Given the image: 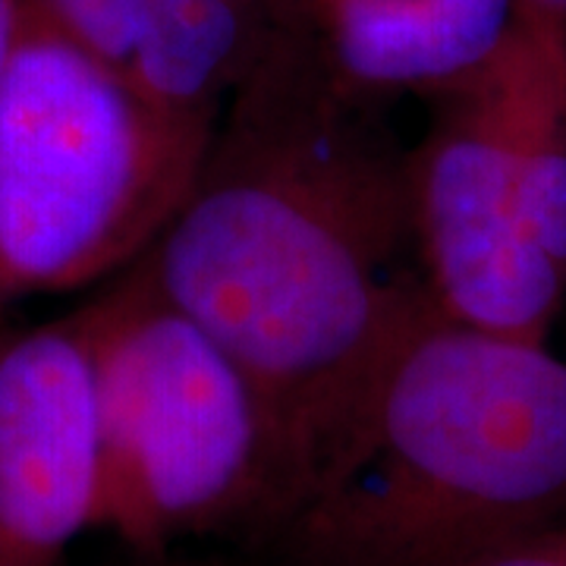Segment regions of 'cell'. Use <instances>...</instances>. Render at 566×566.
<instances>
[{
  "label": "cell",
  "instance_id": "7a4b0ae2",
  "mask_svg": "<svg viewBox=\"0 0 566 566\" xmlns=\"http://www.w3.org/2000/svg\"><path fill=\"white\" fill-rule=\"evenodd\" d=\"M566 520V359L434 308L271 566H469Z\"/></svg>",
  "mask_w": 566,
  "mask_h": 566
},
{
  "label": "cell",
  "instance_id": "8fae6325",
  "mask_svg": "<svg viewBox=\"0 0 566 566\" xmlns=\"http://www.w3.org/2000/svg\"><path fill=\"white\" fill-rule=\"evenodd\" d=\"M520 3H526L532 10H542V13H551V17L566 20V0H520Z\"/></svg>",
  "mask_w": 566,
  "mask_h": 566
},
{
  "label": "cell",
  "instance_id": "9c48e42d",
  "mask_svg": "<svg viewBox=\"0 0 566 566\" xmlns=\"http://www.w3.org/2000/svg\"><path fill=\"white\" fill-rule=\"evenodd\" d=\"M22 20H25L22 0H0V73L7 66V57H10L13 44L20 39Z\"/></svg>",
  "mask_w": 566,
  "mask_h": 566
},
{
  "label": "cell",
  "instance_id": "3957f363",
  "mask_svg": "<svg viewBox=\"0 0 566 566\" xmlns=\"http://www.w3.org/2000/svg\"><path fill=\"white\" fill-rule=\"evenodd\" d=\"M98 416V513L136 557L223 538L264 551L303 469L262 387L142 259L76 312Z\"/></svg>",
  "mask_w": 566,
  "mask_h": 566
},
{
  "label": "cell",
  "instance_id": "30bf717a",
  "mask_svg": "<svg viewBox=\"0 0 566 566\" xmlns=\"http://www.w3.org/2000/svg\"><path fill=\"white\" fill-rule=\"evenodd\" d=\"M142 566H271L264 560H252V564H230V560H180L174 557V551L167 554H155V557H139Z\"/></svg>",
  "mask_w": 566,
  "mask_h": 566
},
{
  "label": "cell",
  "instance_id": "6da1fadb",
  "mask_svg": "<svg viewBox=\"0 0 566 566\" xmlns=\"http://www.w3.org/2000/svg\"><path fill=\"white\" fill-rule=\"evenodd\" d=\"M385 111L340 85L303 32L283 35L227 102L189 192L142 255L164 296L262 387L303 501L438 308L409 148Z\"/></svg>",
  "mask_w": 566,
  "mask_h": 566
},
{
  "label": "cell",
  "instance_id": "8992f818",
  "mask_svg": "<svg viewBox=\"0 0 566 566\" xmlns=\"http://www.w3.org/2000/svg\"><path fill=\"white\" fill-rule=\"evenodd\" d=\"M95 513V381L73 312L0 337V566H61Z\"/></svg>",
  "mask_w": 566,
  "mask_h": 566
},
{
  "label": "cell",
  "instance_id": "ba28073f",
  "mask_svg": "<svg viewBox=\"0 0 566 566\" xmlns=\"http://www.w3.org/2000/svg\"><path fill=\"white\" fill-rule=\"evenodd\" d=\"M469 566H566V520L494 547Z\"/></svg>",
  "mask_w": 566,
  "mask_h": 566
},
{
  "label": "cell",
  "instance_id": "5b68a950",
  "mask_svg": "<svg viewBox=\"0 0 566 566\" xmlns=\"http://www.w3.org/2000/svg\"><path fill=\"white\" fill-rule=\"evenodd\" d=\"M523 13L494 54L431 92L409 148L412 227L431 300L450 318L547 344L566 281L528 240L520 202Z\"/></svg>",
  "mask_w": 566,
  "mask_h": 566
},
{
  "label": "cell",
  "instance_id": "277c9868",
  "mask_svg": "<svg viewBox=\"0 0 566 566\" xmlns=\"http://www.w3.org/2000/svg\"><path fill=\"white\" fill-rule=\"evenodd\" d=\"M214 126L142 98L25 10L0 73V308L139 262L189 192Z\"/></svg>",
  "mask_w": 566,
  "mask_h": 566
},
{
  "label": "cell",
  "instance_id": "52a82bcc",
  "mask_svg": "<svg viewBox=\"0 0 566 566\" xmlns=\"http://www.w3.org/2000/svg\"><path fill=\"white\" fill-rule=\"evenodd\" d=\"M167 114L218 123L274 44L300 32L286 0H22Z\"/></svg>",
  "mask_w": 566,
  "mask_h": 566
}]
</instances>
